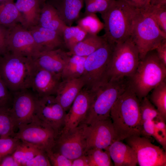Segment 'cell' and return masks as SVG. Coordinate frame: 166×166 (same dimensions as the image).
Wrapping results in <instances>:
<instances>
[{"label":"cell","instance_id":"obj_1","mask_svg":"<svg viewBox=\"0 0 166 166\" xmlns=\"http://www.w3.org/2000/svg\"><path fill=\"white\" fill-rule=\"evenodd\" d=\"M140 101L130 84L117 100L110 113L116 140L141 135Z\"/></svg>","mask_w":166,"mask_h":166},{"label":"cell","instance_id":"obj_2","mask_svg":"<svg viewBox=\"0 0 166 166\" xmlns=\"http://www.w3.org/2000/svg\"><path fill=\"white\" fill-rule=\"evenodd\" d=\"M141 10L123 0H116L107 10L101 14L104 24L103 36L107 41L114 45L130 38Z\"/></svg>","mask_w":166,"mask_h":166},{"label":"cell","instance_id":"obj_3","mask_svg":"<svg viewBox=\"0 0 166 166\" xmlns=\"http://www.w3.org/2000/svg\"><path fill=\"white\" fill-rule=\"evenodd\" d=\"M129 78L113 81L91 90L92 99L89 108L82 123L87 125L110 118L112 108L129 84Z\"/></svg>","mask_w":166,"mask_h":166},{"label":"cell","instance_id":"obj_4","mask_svg":"<svg viewBox=\"0 0 166 166\" xmlns=\"http://www.w3.org/2000/svg\"><path fill=\"white\" fill-rule=\"evenodd\" d=\"M166 66L158 57L155 49L148 52L140 60L130 84L140 101L166 79Z\"/></svg>","mask_w":166,"mask_h":166},{"label":"cell","instance_id":"obj_5","mask_svg":"<svg viewBox=\"0 0 166 166\" xmlns=\"http://www.w3.org/2000/svg\"><path fill=\"white\" fill-rule=\"evenodd\" d=\"M34 66L32 57L8 52L0 59V75L13 93L30 89Z\"/></svg>","mask_w":166,"mask_h":166},{"label":"cell","instance_id":"obj_6","mask_svg":"<svg viewBox=\"0 0 166 166\" xmlns=\"http://www.w3.org/2000/svg\"><path fill=\"white\" fill-rule=\"evenodd\" d=\"M114 45L107 42L87 57L81 77L84 82L85 86L88 89L95 90L109 81L111 58Z\"/></svg>","mask_w":166,"mask_h":166},{"label":"cell","instance_id":"obj_7","mask_svg":"<svg viewBox=\"0 0 166 166\" xmlns=\"http://www.w3.org/2000/svg\"><path fill=\"white\" fill-rule=\"evenodd\" d=\"M138 50L140 60L148 52L154 50L164 39L166 33L159 28L151 15L141 10L131 37Z\"/></svg>","mask_w":166,"mask_h":166},{"label":"cell","instance_id":"obj_8","mask_svg":"<svg viewBox=\"0 0 166 166\" xmlns=\"http://www.w3.org/2000/svg\"><path fill=\"white\" fill-rule=\"evenodd\" d=\"M140 61L138 50L131 37L114 44L111 58L109 81L130 78Z\"/></svg>","mask_w":166,"mask_h":166},{"label":"cell","instance_id":"obj_9","mask_svg":"<svg viewBox=\"0 0 166 166\" xmlns=\"http://www.w3.org/2000/svg\"><path fill=\"white\" fill-rule=\"evenodd\" d=\"M17 128L13 137L45 151L52 148L57 136L51 127L35 117L30 122Z\"/></svg>","mask_w":166,"mask_h":166},{"label":"cell","instance_id":"obj_10","mask_svg":"<svg viewBox=\"0 0 166 166\" xmlns=\"http://www.w3.org/2000/svg\"><path fill=\"white\" fill-rule=\"evenodd\" d=\"M86 124L61 131L57 136L51 149L72 160L85 154L86 141L85 133Z\"/></svg>","mask_w":166,"mask_h":166},{"label":"cell","instance_id":"obj_11","mask_svg":"<svg viewBox=\"0 0 166 166\" xmlns=\"http://www.w3.org/2000/svg\"><path fill=\"white\" fill-rule=\"evenodd\" d=\"M125 140L134 151L139 166H166L165 151L153 144L149 138L135 136Z\"/></svg>","mask_w":166,"mask_h":166},{"label":"cell","instance_id":"obj_12","mask_svg":"<svg viewBox=\"0 0 166 166\" xmlns=\"http://www.w3.org/2000/svg\"><path fill=\"white\" fill-rule=\"evenodd\" d=\"M66 113L55 95L38 97L34 117L51 127L57 136L64 127Z\"/></svg>","mask_w":166,"mask_h":166},{"label":"cell","instance_id":"obj_13","mask_svg":"<svg viewBox=\"0 0 166 166\" xmlns=\"http://www.w3.org/2000/svg\"><path fill=\"white\" fill-rule=\"evenodd\" d=\"M13 98L10 110L16 128L30 122L35 116L37 96L31 89L13 93Z\"/></svg>","mask_w":166,"mask_h":166},{"label":"cell","instance_id":"obj_14","mask_svg":"<svg viewBox=\"0 0 166 166\" xmlns=\"http://www.w3.org/2000/svg\"><path fill=\"white\" fill-rule=\"evenodd\" d=\"M7 41L8 52L32 57L39 52L32 34L21 24L8 28Z\"/></svg>","mask_w":166,"mask_h":166},{"label":"cell","instance_id":"obj_15","mask_svg":"<svg viewBox=\"0 0 166 166\" xmlns=\"http://www.w3.org/2000/svg\"><path fill=\"white\" fill-rule=\"evenodd\" d=\"M85 133L86 141L85 152L92 148L107 150L115 140V132L111 118L91 125L86 124Z\"/></svg>","mask_w":166,"mask_h":166},{"label":"cell","instance_id":"obj_16","mask_svg":"<svg viewBox=\"0 0 166 166\" xmlns=\"http://www.w3.org/2000/svg\"><path fill=\"white\" fill-rule=\"evenodd\" d=\"M92 97L90 90L86 88L81 90L66 113L61 131L74 128L82 123L89 108Z\"/></svg>","mask_w":166,"mask_h":166},{"label":"cell","instance_id":"obj_17","mask_svg":"<svg viewBox=\"0 0 166 166\" xmlns=\"http://www.w3.org/2000/svg\"><path fill=\"white\" fill-rule=\"evenodd\" d=\"M61 79L54 74L34 64L30 89L38 97L55 96Z\"/></svg>","mask_w":166,"mask_h":166},{"label":"cell","instance_id":"obj_18","mask_svg":"<svg viewBox=\"0 0 166 166\" xmlns=\"http://www.w3.org/2000/svg\"><path fill=\"white\" fill-rule=\"evenodd\" d=\"M69 56L67 52L59 48L39 52L32 58L35 65L61 79L62 71Z\"/></svg>","mask_w":166,"mask_h":166},{"label":"cell","instance_id":"obj_19","mask_svg":"<svg viewBox=\"0 0 166 166\" xmlns=\"http://www.w3.org/2000/svg\"><path fill=\"white\" fill-rule=\"evenodd\" d=\"M39 52L61 48L64 45L63 37L57 32L37 25L28 29Z\"/></svg>","mask_w":166,"mask_h":166},{"label":"cell","instance_id":"obj_20","mask_svg":"<svg viewBox=\"0 0 166 166\" xmlns=\"http://www.w3.org/2000/svg\"><path fill=\"white\" fill-rule=\"evenodd\" d=\"M85 85L81 77L62 80L61 81L55 96L57 101L66 112L69 109Z\"/></svg>","mask_w":166,"mask_h":166},{"label":"cell","instance_id":"obj_21","mask_svg":"<svg viewBox=\"0 0 166 166\" xmlns=\"http://www.w3.org/2000/svg\"><path fill=\"white\" fill-rule=\"evenodd\" d=\"M46 3L57 10L61 20L68 26L77 20L84 6V0H46Z\"/></svg>","mask_w":166,"mask_h":166},{"label":"cell","instance_id":"obj_22","mask_svg":"<svg viewBox=\"0 0 166 166\" xmlns=\"http://www.w3.org/2000/svg\"><path fill=\"white\" fill-rule=\"evenodd\" d=\"M115 166H136L137 160L134 150L121 140H114L107 149Z\"/></svg>","mask_w":166,"mask_h":166},{"label":"cell","instance_id":"obj_23","mask_svg":"<svg viewBox=\"0 0 166 166\" xmlns=\"http://www.w3.org/2000/svg\"><path fill=\"white\" fill-rule=\"evenodd\" d=\"M14 4L20 14L23 27L28 29L38 25L41 10L38 0H16Z\"/></svg>","mask_w":166,"mask_h":166},{"label":"cell","instance_id":"obj_24","mask_svg":"<svg viewBox=\"0 0 166 166\" xmlns=\"http://www.w3.org/2000/svg\"><path fill=\"white\" fill-rule=\"evenodd\" d=\"M38 25L55 31L62 37L64 30L67 26L61 18L55 8L46 2L41 8Z\"/></svg>","mask_w":166,"mask_h":166},{"label":"cell","instance_id":"obj_25","mask_svg":"<svg viewBox=\"0 0 166 166\" xmlns=\"http://www.w3.org/2000/svg\"><path fill=\"white\" fill-rule=\"evenodd\" d=\"M104 36L87 34L85 38L67 53L69 55H75L87 57L97 50L106 42Z\"/></svg>","mask_w":166,"mask_h":166},{"label":"cell","instance_id":"obj_26","mask_svg":"<svg viewBox=\"0 0 166 166\" xmlns=\"http://www.w3.org/2000/svg\"><path fill=\"white\" fill-rule=\"evenodd\" d=\"M86 57L75 55H69L61 73V79L81 77L84 72Z\"/></svg>","mask_w":166,"mask_h":166},{"label":"cell","instance_id":"obj_27","mask_svg":"<svg viewBox=\"0 0 166 166\" xmlns=\"http://www.w3.org/2000/svg\"><path fill=\"white\" fill-rule=\"evenodd\" d=\"M22 22L20 14L14 2L0 4V24L9 28Z\"/></svg>","mask_w":166,"mask_h":166},{"label":"cell","instance_id":"obj_28","mask_svg":"<svg viewBox=\"0 0 166 166\" xmlns=\"http://www.w3.org/2000/svg\"><path fill=\"white\" fill-rule=\"evenodd\" d=\"M42 150L22 141L18 145L12 155L21 166L25 164L38 154Z\"/></svg>","mask_w":166,"mask_h":166},{"label":"cell","instance_id":"obj_29","mask_svg":"<svg viewBox=\"0 0 166 166\" xmlns=\"http://www.w3.org/2000/svg\"><path fill=\"white\" fill-rule=\"evenodd\" d=\"M151 102L164 119H166V81L164 80L152 90Z\"/></svg>","mask_w":166,"mask_h":166},{"label":"cell","instance_id":"obj_30","mask_svg":"<svg viewBox=\"0 0 166 166\" xmlns=\"http://www.w3.org/2000/svg\"><path fill=\"white\" fill-rule=\"evenodd\" d=\"M88 157L89 166H113L109 152L107 150L92 148L85 152Z\"/></svg>","mask_w":166,"mask_h":166},{"label":"cell","instance_id":"obj_31","mask_svg":"<svg viewBox=\"0 0 166 166\" xmlns=\"http://www.w3.org/2000/svg\"><path fill=\"white\" fill-rule=\"evenodd\" d=\"M87 33L79 26H67L63 34L64 45L71 51L78 43L85 37Z\"/></svg>","mask_w":166,"mask_h":166},{"label":"cell","instance_id":"obj_32","mask_svg":"<svg viewBox=\"0 0 166 166\" xmlns=\"http://www.w3.org/2000/svg\"><path fill=\"white\" fill-rule=\"evenodd\" d=\"M77 25L87 34L97 35L104 28V23L102 22L95 14L83 16L77 20Z\"/></svg>","mask_w":166,"mask_h":166},{"label":"cell","instance_id":"obj_33","mask_svg":"<svg viewBox=\"0 0 166 166\" xmlns=\"http://www.w3.org/2000/svg\"><path fill=\"white\" fill-rule=\"evenodd\" d=\"M10 110L0 111V138L13 137L15 132Z\"/></svg>","mask_w":166,"mask_h":166},{"label":"cell","instance_id":"obj_34","mask_svg":"<svg viewBox=\"0 0 166 166\" xmlns=\"http://www.w3.org/2000/svg\"><path fill=\"white\" fill-rule=\"evenodd\" d=\"M140 108L141 123L148 120L153 121L158 118L164 119L147 96L143 98L140 101Z\"/></svg>","mask_w":166,"mask_h":166},{"label":"cell","instance_id":"obj_35","mask_svg":"<svg viewBox=\"0 0 166 166\" xmlns=\"http://www.w3.org/2000/svg\"><path fill=\"white\" fill-rule=\"evenodd\" d=\"M85 9L83 16L90 14H100L107 10L116 0H84Z\"/></svg>","mask_w":166,"mask_h":166},{"label":"cell","instance_id":"obj_36","mask_svg":"<svg viewBox=\"0 0 166 166\" xmlns=\"http://www.w3.org/2000/svg\"><path fill=\"white\" fill-rule=\"evenodd\" d=\"M144 10L153 17L160 28L166 33V6L149 5Z\"/></svg>","mask_w":166,"mask_h":166},{"label":"cell","instance_id":"obj_37","mask_svg":"<svg viewBox=\"0 0 166 166\" xmlns=\"http://www.w3.org/2000/svg\"><path fill=\"white\" fill-rule=\"evenodd\" d=\"M165 121L163 118L156 119L153 121L154 127L152 136L165 151L166 150Z\"/></svg>","mask_w":166,"mask_h":166},{"label":"cell","instance_id":"obj_38","mask_svg":"<svg viewBox=\"0 0 166 166\" xmlns=\"http://www.w3.org/2000/svg\"><path fill=\"white\" fill-rule=\"evenodd\" d=\"M13 98V93L9 89L0 75V111L10 109Z\"/></svg>","mask_w":166,"mask_h":166},{"label":"cell","instance_id":"obj_39","mask_svg":"<svg viewBox=\"0 0 166 166\" xmlns=\"http://www.w3.org/2000/svg\"><path fill=\"white\" fill-rule=\"evenodd\" d=\"M20 141L14 137L0 138V162L5 156L12 154Z\"/></svg>","mask_w":166,"mask_h":166},{"label":"cell","instance_id":"obj_40","mask_svg":"<svg viewBox=\"0 0 166 166\" xmlns=\"http://www.w3.org/2000/svg\"><path fill=\"white\" fill-rule=\"evenodd\" d=\"M51 166H71L72 160L51 149L45 151Z\"/></svg>","mask_w":166,"mask_h":166},{"label":"cell","instance_id":"obj_41","mask_svg":"<svg viewBox=\"0 0 166 166\" xmlns=\"http://www.w3.org/2000/svg\"><path fill=\"white\" fill-rule=\"evenodd\" d=\"M45 152L42 150L32 159L26 162L24 166H51Z\"/></svg>","mask_w":166,"mask_h":166},{"label":"cell","instance_id":"obj_42","mask_svg":"<svg viewBox=\"0 0 166 166\" xmlns=\"http://www.w3.org/2000/svg\"><path fill=\"white\" fill-rule=\"evenodd\" d=\"M8 28L0 24V55L2 56L8 52L7 41Z\"/></svg>","mask_w":166,"mask_h":166},{"label":"cell","instance_id":"obj_43","mask_svg":"<svg viewBox=\"0 0 166 166\" xmlns=\"http://www.w3.org/2000/svg\"><path fill=\"white\" fill-rule=\"evenodd\" d=\"M155 50L159 58L166 66V39L163 40Z\"/></svg>","mask_w":166,"mask_h":166},{"label":"cell","instance_id":"obj_44","mask_svg":"<svg viewBox=\"0 0 166 166\" xmlns=\"http://www.w3.org/2000/svg\"><path fill=\"white\" fill-rule=\"evenodd\" d=\"M129 5L137 9L144 10L149 5L151 0H123Z\"/></svg>","mask_w":166,"mask_h":166},{"label":"cell","instance_id":"obj_45","mask_svg":"<svg viewBox=\"0 0 166 166\" xmlns=\"http://www.w3.org/2000/svg\"><path fill=\"white\" fill-rule=\"evenodd\" d=\"M12 154H8L2 159L0 162V166H21Z\"/></svg>","mask_w":166,"mask_h":166},{"label":"cell","instance_id":"obj_46","mask_svg":"<svg viewBox=\"0 0 166 166\" xmlns=\"http://www.w3.org/2000/svg\"><path fill=\"white\" fill-rule=\"evenodd\" d=\"M71 166H89L87 156L85 154L72 160Z\"/></svg>","mask_w":166,"mask_h":166},{"label":"cell","instance_id":"obj_47","mask_svg":"<svg viewBox=\"0 0 166 166\" xmlns=\"http://www.w3.org/2000/svg\"><path fill=\"white\" fill-rule=\"evenodd\" d=\"M149 5L159 6H166V0H151Z\"/></svg>","mask_w":166,"mask_h":166},{"label":"cell","instance_id":"obj_48","mask_svg":"<svg viewBox=\"0 0 166 166\" xmlns=\"http://www.w3.org/2000/svg\"><path fill=\"white\" fill-rule=\"evenodd\" d=\"M14 0H0V4L8 2H14Z\"/></svg>","mask_w":166,"mask_h":166},{"label":"cell","instance_id":"obj_49","mask_svg":"<svg viewBox=\"0 0 166 166\" xmlns=\"http://www.w3.org/2000/svg\"><path fill=\"white\" fill-rule=\"evenodd\" d=\"M40 5L42 6L45 2L46 0H38Z\"/></svg>","mask_w":166,"mask_h":166},{"label":"cell","instance_id":"obj_50","mask_svg":"<svg viewBox=\"0 0 166 166\" xmlns=\"http://www.w3.org/2000/svg\"><path fill=\"white\" fill-rule=\"evenodd\" d=\"M2 56L0 55V59H1V57H2Z\"/></svg>","mask_w":166,"mask_h":166}]
</instances>
